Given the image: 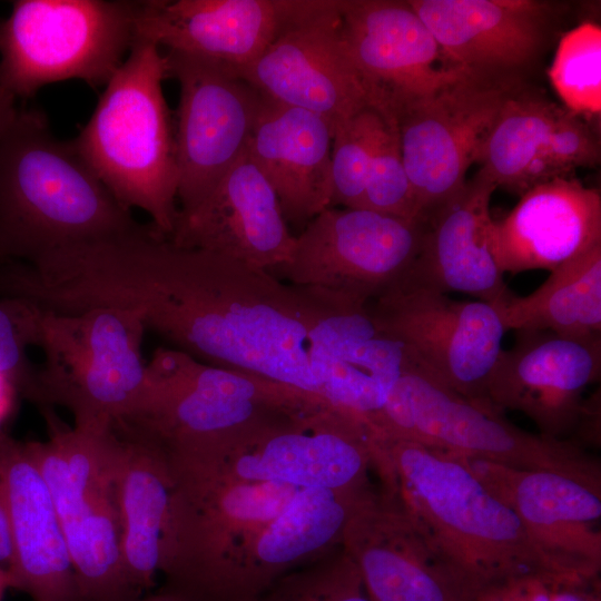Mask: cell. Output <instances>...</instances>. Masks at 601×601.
<instances>
[{"instance_id": "f1b7e54d", "label": "cell", "mask_w": 601, "mask_h": 601, "mask_svg": "<svg viewBox=\"0 0 601 601\" xmlns=\"http://www.w3.org/2000/svg\"><path fill=\"white\" fill-rule=\"evenodd\" d=\"M407 358L403 343L380 331L311 356L309 365L319 394L370 430Z\"/></svg>"}, {"instance_id": "7bdbcfd3", "label": "cell", "mask_w": 601, "mask_h": 601, "mask_svg": "<svg viewBox=\"0 0 601 601\" xmlns=\"http://www.w3.org/2000/svg\"><path fill=\"white\" fill-rule=\"evenodd\" d=\"M130 601H187L183 597H180L178 593L167 589L162 588L158 592L149 594L147 597H139Z\"/></svg>"}, {"instance_id": "8992f818", "label": "cell", "mask_w": 601, "mask_h": 601, "mask_svg": "<svg viewBox=\"0 0 601 601\" xmlns=\"http://www.w3.org/2000/svg\"><path fill=\"white\" fill-rule=\"evenodd\" d=\"M145 331L130 309L93 306L62 312L38 305L35 346L41 348L43 363L37 370L35 401L67 408L73 425L112 428L144 397Z\"/></svg>"}, {"instance_id": "4316f807", "label": "cell", "mask_w": 601, "mask_h": 601, "mask_svg": "<svg viewBox=\"0 0 601 601\" xmlns=\"http://www.w3.org/2000/svg\"><path fill=\"white\" fill-rule=\"evenodd\" d=\"M116 434L115 481L121 559L130 585L141 595L154 585L160 572L173 481L167 462L157 449Z\"/></svg>"}, {"instance_id": "ba28073f", "label": "cell", "mask_w": 601, "mask_h": 601, "mask_svg": "<svg viewBox=\"0 0 601 601\" xmlns=\"http://www.w3.org/2000/svg\"><path fill=\"white\" fill-rule=\"evenodd\" d=\"M370 430L466 460L601 480L600 464L578 443L518 427L493 405L446 387L410 354Z\"/></svg>"}, {"instance_id": "9a60e30c", "label": "cell", "mask_w": 601, "mask_h": 601, "mask_svg": "<svg viewBox=\"0 0 601 601\" xmlns=\"http://www.w3.org/2000/svg\"><path fill=\"white\" fill-rule=\"evenodd\" d=\"M179 85L175 119L179 210L198 204L240 158L263 97L243 78L190 56L165 51Z\"/></svg>"}, {"instance_id": "6da1fadb", "label": "cell", "mask_w": 601, "mask_h": 601, "mask_svg": "<svg viewBox=\"0 0 601 601\" xmlns=\"http://www.w3.org/2000/svg\"><path fill=\"white\" fill-rule=\"evenodd\" d=\"M39 285L55 309H130L196 359L319 394L309 365L312 294L268 270L177 246L149 223L49 254Z\"/></svg>"}, {"instance_id": "ffe728a7", "label": "cell", "mask_w": 601, "mask_h": 601, "mask_svg": "<svg viewBox=\"0 0 601 601\" xmlns=\"http://www.w3.org/2000/svg\"><path fill=\"white\" fill-rule=\"evenodd\" d=\"M445 59L464 73L516 85L549 38L553 3L538 0H408Z\"/></svg>"}, {"instance_id": "ee69618b", "label": "cell", "mask_w": 601, "mask_h": 601, "mask_svg": "<svg viewBox=\"0 0 601 601\" xmlns=\"http://www.w3.org/2000/svg\"><path fill=\"white\" fill-rule=\"evenodd\" d=\"M9 577L6 570L0 568V601L2 599L3 592L9 588Z\"/></svg>"}, {"instance_id": "f35d334b", "label": "cell", "mask_w": 601, "mask_h": 601, "mask_svg": "<svg viewBox=\"0 0 601 601\" xmlns=\"http://www.w3.org/2000/svg\"><path fill=\"white\" fill-rule=\"evenodd\" d=\"M595 588L597 582L555 585L552 591V601H600Z\"/></svg>"}, {"instance_id": "277c9868", "label": "cell", "mask_w": 601, "mask_h": 601, "mask_svg": "<svg viewBox=\"0 0 601 601\" xmlns=\"http://www.w3.org/2000/svg\"><path fill=\"white\" fill-rule=\"evenodd\" d=\"M166 78L165 51L137 38L72 140L114 198L130 211H145L165 237L178 214L175 119L164 96Z\"/></svg>"}, {"instance_id": "3957f363", "label": "cell", "mask_w": 601, "mask_h": 601, "mask_svg": "<svg viewBox=\"0 0 601 601\" xmlns=\"http://www.w3.org/2000/svg\"><path fill=\"white\" fill-rule=\"evenodd\" d=\"M144 227L40 110H18L0 139V263L29 264Z\"/></svg>"}, {"instance_id": "60d3db41", "label": "cell", "mask_w": 601, "mask_h": 601, "mask_svg": "<svg viewBox=\"0 0 601 601\" xmlns=\"http://www.w3.org/2000/svg\"><path fill=\"white\" fill-rule=\"evenodd\" d=\"M476 601H513L511 579L487 585L480 592Z\"/></svg>"}, {"instance_id": "8d00e7d4", "label": "cell", "mask_w": 601, "mask_h": 601, "mask_svg": "<svg viewBox=\"0 0 601 601\" xmlns=\"http://www.w3.org/2000/svg\"><path fill=\"white\" fill-rule=\"evenodd\" d=\"M555 585L536 575H524L511 579L513 601H552Z\"/></svg>"}, {"instance_id": "d590c367", "label": "cell", "mask_w": 601, "mask_h": 601, "mask_svg": "<svg viewBox=\"0 0 601 601\" xmlns=\"http://www.w3.org/2000/svg\"><path fill=\"white\" fill-rule=\"evenodd\" d=\"M38 305L20 298L0 297V373L32 401L37 370L28 357L36 345Z\"/></svg>"}, {"instance_id": "52a82bcc", "label": "cell", "mask_w": 601, "mask_h": 601, "mask_svg": "<svg viewBox=\"0 0 601 601\" xmlns=\"http://www.w3.org/2000/svg\"><path fill=\"white\" fill-rule=\"evenodd\" d=\"M49 436L26 443L50 492L69 550L78 601L139 598L121 559L114 428L59 425L45 413Z\"/></svg>"}, {"instance_id": "e575fe53", "label": "cell", "mask_w": 601, "mask_h": 601, "mask_svg": "<svg viewBox=\"0 0 601 601\" xmlns=\"http://www.w3.org/2000/svg\"><path fill=\"white\" fill-rule=\"evenodd\" d=\"M599 162L597 134L581 117L560 107L545 145L526 175L525 191L554 178L572 177L577 168L595 167Z\"/></svg>"}, {"instance_id": "ab89813d", "label": "cell", "mask_w": 601, "mask_h": 601, "mask_svg": "<svg viewBox=\"0 0 601 601\" xmlns=\"http://www.w3.org/2000/svg\"><path fill=\"white\" fill-rule=\"evenodd\" d=\"M16 100L17 98L4 87L0 79V139L16 119L19 110Z\"/></svg>"}, {"instance_id": "e0dca14e", "label": "cell", "mask_w": 601, "mask_h": 601, "mask_svg": "<svg viewBox=\"0 0 601 601\" xmlns=\"http://www.w3.org/2000/svg\"><path fill=\"white\" fill-rule=\"evenodd\" d=\"M341 548L372 601H476L480 591L431 546L387 490L368 489L345 525Z\"/></svg>"}, {"instance_id": "836d02e7", "label": "cell", "mask_w": 601, "mask_h": 601, "mask_svg": "<svg viewBox=\"0 0 601 601\" xmlns=\"http://www.w3.org/2000/svg\"><path fill=\"white\" fill-rule=\"evenodd\" d=\"M364 208L408 219H423L403 162L397 122L385 117L373 144Z\"/></svg>"}, {"instance_id": "4dcf8cb0", "label": "cell", "mask_w": 601, "mask_h": 601, "mask_svg": "<svg viewBox=\"0 0 601 601\" xmlns=\"http://www.w3.org/2000/svg\"><path fill=\"white\" fill-rule=\"evenodd\" d=\"M551 85L570 112L584 118L601 114V28L585 21L559 41L548 71Z\"/></svg>"}, {"instance_id": "5bb4252c", "label": "cell", "mask_w": 601, "mask_h": 601, "mask_svg": "<svg viewBox=\"0 0 601 601\" xmlns=\"http://www.w3.org/2000/svg\"><path fill=\"white\" fill-rule=\"evenodd\" d=\"M341 1L315 0L243 77L266 100L321 116L333 134L356 114L373 108L342 36Z\"/></svg>"}, {"instance_id": "9c48e42d", "label": "cell", "mask_w": 601, "mask_h": 601, "mask_svg": "<svg viewBox=\"0 0 601 601\" xmlns=\"http://www.w3.org/2000/svg\"><path fill=\"white\" fill-rule=\"evenodd\" d=\"M141 1L17 0L0 20V79L16 98L69 79L105 87L137 40Z\"/></svg>"}, {"instance_id": "484cf974", "label": "cell", "mask_w": 601, "mask_h": 601, "mask_svg": "<svg viewBox=\"0 0 601 601\" xmlns=\"http://www.w3.org/2000/svg\"><path fill=\"white\" fill-rule=\"evenodd\" d=\"M332 140L333 129L321 116L263 99L246 150L287 223L306 226L331 207Z\"/></svg>"}, {"instance_id": "74e56055", "label": "cell", "mask_w": 601, "mask_h": 601, "mask_svg": "<svg viewBox=\"0 0 601 601\" xmlns=\"http://www.w3.org/2000/svg\"><path fill=\"white\" fill-rule=\"evenodd\" d=\"M12 560V542L7 501L0 473V568L8 571Z\"/></svg>"}, {"instance_id": "5b68a950", "label": "cell", "mask_w": 601, "mask_h": 601, "mask_svg": "<svg viewBox=\"0 0 601 601\" xmlns=\"http://www.w3.org/2000/svg\"><path fill=\"white\" fill-rule=\"evenodd\" d=\"M328 406L319 394L210 365L167 346L158 347L147 362L141 403L114 427L125 437L170 453Z\"/></svg>"}, {"instance_id": "cb8c5ba5", "label": "cell", "mask_w": 601, "mask_h": 601, "mask_svg": "<svg viewBox=\"0 0 601 601\" xmlns=\"http://www.w3.org/2000/svg\"><path fill=\"white\" fill-rule=\"evenodd\" d=\"M0 473L12 542L10 588L24 591L33 601H78L69 550L48 486L26 443L1 433Z\"/></svg>"}, {"instance_id": "7c38bea8", "label": "cell", "mask_w": 601, "mask_h": 601, "mask_svg": "<svg viewBox=\"0 0 601 601\" xmlns=\"http://www.w3.org/2000/svg\"><path fill=\"white\" fill-rule=\"evenodd\" d=\"M368 309L377 328L403 343L439 382L467 400L491 404L487 386L506 332L495 306L402 282Z\"/></svg>"}, {"instance_id": "d6a6232c", "label": "cell", "mask_w": 601, "mask_h": 601, "mask_svg": "<svg viewBox=\"0 0 601 601\" xmlns=\"http://www.w3.org/2000/svg\"><path fill=\"white\" fill-rule=\"evenodd\" d=\"M384 117L373 108L356 114L333 134L331 207L364 208L373 144Z\"/></svg>"}, {"instance_id": "8fae6325", "label": "cell", "mask_w": 601, "mask_h": 601, "mask_svg": "<svg viewBox=\"0 0 601 601\" xmlns=\"http://www.w3.org/2000/svg\"><path fill=\"white\" fill-rule=\"evenodd\" d=\"M426 226L424 219L327 207L295 236L288 263L270 273L296 287L370 304L407 278Z\"/></svg>"}, {"instance_id": "ac0fdd59", "label": "cell", "mask_w": 601, "mask_h": 601, "mask_svg": "<svg viewBox=\"0 0 601 601\" xmlns=\"http://www.w3.org/2000/svg\"><path fill=\"white\" fill-rule=\"evenodd\" d=\"M489 491L522 521L542 551L573 581L595 582L601 566V480L469 460Z\"/></svg>"}, {"instance_id": "83f0119b", "label": "cell", "mask_w": 601, "mask_h": 601, "mask_svg": "<svg viewBox=\"0 0 601 601\" xmlns=\"http://www.w3.org/2000/svg\"><path fill=\"white\" fill-rule=\"evenodd\" d=\"M497 311L505 331L601 338V243L550 272L532 293L514 294Z\"/></svg>"}, {"instance_id": "44dd1931", "label": "cell", "mask_w": 601, "mask_h": 601, "mask_svg": "<svg viewBox=\"0 0 601 601\" xmlns=\"http://www.w3.org/2000/svg\"><path fill=\"white\" fill-rule=\"evenodd\" d=\"M601 374V338L575 339L546 331H518L501 352L487 386L490 403L518 411L540 434L561 439L578 427L583 393Z\"/></svg>"}, {"instance_id": "d4e9b609", "label": "cell", "mask_w": 601, "mask_h": 601, "mask_svg": "<svg viewBox=\"0 0 601 601\" xmlns=\"http://www.w3.org/2000/svg\"><path fill=\"white\" fill-rule=\"evenodd\" d=\"M495 189L475 174L426 219L421 252L404 282L466 294L496 308L514 295L490 248V203Z\"/></svg>"}, {"instance_id": "d6986e66", "label": "cell", "mask_w": 601, "mask_h": 601, "mask_svg": "<svg viewBox=\"0 0 601 601\" xmlns=\"http://www.w3.org/2000/svg\"><path fill=\"white\" fill-rule=\"evenodd\" d=\"M315 0L141 1L137 38L243 78L277 35Z\"/></svg>"}, {"instance_id": "7a4b0ae2", "label": "cell", "mask_w": 601, "mask_h": 601, "mask_svg": "<svg viewBox=\"0 0 601 601\" xmlns=\"http://www.w3.org/2000/svg\"><path fill=\"white\" fill-rule=\"evenodd\" d=\"M372 466L383 489L443 560L480 592L536 575L579 584L535 543L520 518L492 494L469 460L415 442L371 433Z\"/></svg>"}, {"instance_id": "2e32d148", "label": "cell", "mask_w": 601, "mask_h": 601, "mask_svg": "<svg viewBox=\"0 0 601 601\" xmlns=\"http://www.w3.org/2000/svg\"><path fill=\"white\" fill-rule=\"evenodd\" d=\"M341 31L373 108L396 120L466 75L443 56L408 0H342Z\"/></svg>"}, {"instance_id": "f546056e", "label": "cell", "mask_w": 601, "mask_h": 601, "mask_svg": "<svg viewBox=\"0 0 601 601\" xmlns=\"http://www.w3.org/2000/svg\"><path fill=\"white\" fill-rule=\"evenodd\" d=\"M560 106L516 89L505 100L476 162L477 175L522 195L526 175L545 145Z\"/></svg>"}, {"instance_id": "30bf717a", "label": "cell", "mask_w": 601, "mask_h": 601, "mask_svg": "<svg viewBox=\"0 0 601 601\" xmlns=\"http://www.w3.org/2000/svg\"><path fill=\"white\" fill-rule=\"evenodd\" d=\"M171 457L205 463L244 480L328 490L370 485L373 460L366 425L333 406Z\"/></svg>"}, {"instance_id": "1f68e13d", "label": "cell", "mask_w": 601, "mask_h": 601, "mask_svg": "<svg viewBox=\"0 0 601 601\" xmlns=\"http://www.w3.org/2000/svg\"><path fill=\"white\" fill-rule=\"evenodd\" d=\"M256 601H372L357 566L339 546L290 571Z\"/></svg>"}, {"instance_id": "4fadbf2b", "label": "cell", "mask_w": 601, "mask_h": 601, "mask_svg": "<svg viewBox=\"0 0 601 601\" xmlns=\"http://www.w3.org/2000/svg\"><path fill=\"white\" fill-rule=\"evenodd\" d=\"M515 89L464 75L398 116L403 162L423 219L463 188L467 169Z\"/></svg>"}, {"instance_id": "603a6c76", "label": "cell", "mask_w": 601, "mask_h": 601, "mask_svg": "<svg viewBox=\"0 0 601 601\" xmlns=\"http://www.w3.org/2000/svg\"><path fill=\"white\" fill-rule=\"evenodd\" d=\"M489 242L503 274L552 272L601 243V195L573 177L539 184L504 218L492 219Z\"/></svg>"}, {"instance_id": "7402d4cb", "label": "cell", "mask_w": 601, "mask_h": 601, "mask_svg": "<svg viewBox=\"0 0 601 601\" xmlns=\"http://www.w3.org/2000/svg\"><path fill=\"white\" fill-rule=\"evenodd\" d=\"M167 238L268 272L288 263L295 244L275 190L247 150L198 204L178 209Z\"/></svg>"}, {"instance_id": "b9f144b4", "label": "cell", "mask_w": 601, "mask_h": 601, "mask_svg": "<svg viewBox=\"0 0 601 601\" xmlns=\"http://www.w3.org/2000/svg\"><path fill=\"white\" fill-rule=\"evenodd\" d=\"M16 391L17 388L14 385L0 373V425L3 423L12 408Z\"/></svg>"}]
</instances>
